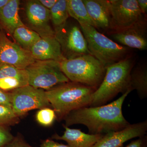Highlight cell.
Here are the masks:
<instances>
[{"label":"cell","mask_w":147,"mask_h":147,"mask_svg":"<svg viewBox=\"0 0 147 147\" xmlns=\"http://www.w3.org/2000/svg\"><path fill=\"white\" fill-rule=\"evenodd\" d=\"M10 93L11 108L18 117L32 110L51 106L45 91L30 85L13 90Z\"/></svg>","instance_id":"ba28073f"},{"label":"cell","mask_w":147,"mask_h":147,"mask_svg":"<svg viewBox=\"0 0 147 147\" xmlns=\"http://www.w3.org/2000/svg\"><path fill=\"white\" fill-rule=\"evenodd\" d=\"M13 36L21 47L30 51L34 45L41 38L36 32L26 26L15 29Z\"/></svg>","instance_id":"44dd1931"},{"label":"cell","mask_w":147,"mask_h":147,"mask_svg":"<svg viewBox=\"0 0 147 147\" xmlns=\"http://www.w3.org/2000/svg\"><path fill=\"white\" fill-rule=\"evenodd\" d=\"M134 65V61L129 56L106 67L105 76L102 83L93 94L89 107L105 105L119 93L123 94L129 90V76Z\"/></svg>","instance_id":"3957f363"},{"label":"cell","mask_w":147,"mask_h":147,"mask_svg":"<svg viewBox=\"0 0 147 147\" xmlns=\"http://www.w3.org/2000/svg\"><path fill=\"white\" fill-rule=\"evenodd\" d=\"M43 7L50 10L54 6L58 0H38Z\"/></svg>","instance_id":"f1b7e54d"},{"label":"cell","mask_w":147,"mask_h":147,"mask_svg":"<svg viewBox=\"0 0 147 147\" xmlns=\"http://www.w3.org/2000/svg\"><path fill=\"white\" fill-rule=\"evenodd\" d=\"M9 0H0V9L3 7L8 2Z\"/></svg>","instance_id":"1f68e13d"},{"label":"cell","mask_w":147,"mask_h":147,"mask_svg":"<svg viewBox=\"0 0 147 147\" xmlns=\"http://www.w3.org/2000/svg\"><path fill=\"white\" fill-rule=\"evenodd\" d=\"M63 126L65 129L63 135L56 134L53 139L65 141L71 147H92L104 135L86 134L80 129L69 128L65 125Z\"/></svg>","instance_id":"e0dca14e"},{"label":"cell","mask_w":147,"mask_h":147,"mask_svg":"<svg viewBox=\"0 0 147 147\" xmlns=\"http://www.w3.org/2000/svg\"><path fill=\"white\" fill-rule=\"evenodd\" d=\"M69 15L78 24L85 23L97 29L96 25L88 13L83 0H67Z\"/></svg>","instance_id":"ffe728a7"},{"label":"cell","mask_w":147,"mask_h":147,"mask_svg":"<svg viewBox=\"0 0 147 147\" xmlns=\"http://www.w3.org/2000/svg\"><path fill=\"white\" fill-rule=\"evenodd\" d=\"M109 1L111 10V32L126 29L146 18L140 10L137 0Z\"/></svg>","instance_id":"9c48e42d"},{"label":"cell","mask_w":147,"mask_h":147,"mask_svg":"<svg viewBox=\"0 0 147 147\" xmlns=\"http://www.w3.org/2000/svg\"><path fill=\"white\" fill-rule=\"evenodd\" d=\"M10 92L5 91L0 88V105L8 106L11 108Z\"/></svg>","instance_id":"484cf974"},{"label":"cell","mask_w":147,"mask_h":147,"mask_svg":"<svg viewBox=\"0 0 147 147\" xmlns=\"http://www.w3.org/2000/svg\"><path fill=\"white\" fill-rule=\"evenodd\" d=\"M12 139L11 134L3 126L0 125V147L9 143Z\"/></svg>","instance_id":"d4e9b609"},{"label":"cell","mask_w":147,"mask_h":147,"mask_svg":"<svg viewBox=\"0 0 147 147\" xmlns=\"http://www.w3.org/2000/svg\"><path fill=\"white\" fill-rule=\"evenodd\" d=\"M147 120L130 124L121 130L112 131L103 136L92 147H122L129 140L145 136Z\"/></svg>","instance_id":"4fadbf2b"},{"label":"cell","mask_w":147,"mask_h":147,"mask_svg":"<svg viewBox=\"0 0 147 147\" xmlns=\"http://www.w3.org/2000/svg\"><path fill=\"white\" fill-rule=\"evenodd\" d=\"M7 147H31L24 144L21 141H16L13 142L12 144Z\"/></svg>","instance_id":"4dcf8cb0"},{"label":"cell","mask_w":147,"mask_h":147,"mask_svg":"<svg viewBox=\"0 0 147 147\" xmlns=\"http://www.w3.org/2000/svg\"><path fill=\"white\" fill-rule=\"evenodd\" d=\"M79 24L86 40L91 55L105 67L130 56L128 47L113 41L89 24Z\"/></svg>","instance_id":"5b68a950"},{"label":"cell","mask_w":147,"mask_h":147,"mask_svg":"<svg viewBox=\"0 0 147 147\" xmlns=\"http://www.w3.org/2000/svg\"><path fill=\"white\" fill-rule=\"evenodd\" d=\"M40 147H71L69 145L59 144L57 142H54L53 140H47L43 142Z\"/></svg>","instance_id":"83f0119b"},{"label":"cell","mask_w":147,"mask_h":147,"mask_svg":"<svg viewBox=\"0 0 147 147\" xmlns=\"http://www.w3.org/2000/svg\"><path fill=\"white\" fill-rule=\"evenodd\" d=\"M18 120V117L11 108L0 105V125L14 124L17 123Z\"/></svg>","instance_id":"cb8c5ba5"},{"label":"cell","mask_w":147,"mask_h":147,"mask_svg":"<svg viewBox=\"0 0 147 147\" xmlns=\"http://www.w3.org/2000/svg\"><path fill=\"white\" fill-rule=\"evenodd\" d=\"M57 118L55 110L47 107L39 109L36 115L37 122L42 126H51Z\"/></svg>","instance_id":"603a6c76"},{"label":"cell","mask_w":147,"mask_h":147,"mask_svg":"<svg viewBox=\"0 0 147 147\" xmlns=\"http://www.w3.org/2000/svg\"><path fill=\"white\" fill-rule=\"evenodd\" d=\"M131 91L128 90L117 100L108 104L86 107L71 111L65 117V126L83 125L89 134H105L121 130L129 124L122 113L125 100Z\"/></svg>","instance_id":"6da1fadb"},{"label":"cell","mask_w":147,"mask_h":147,"mask_svg":"<svg viewBox=\"0 0 147 147\" xmlns=\"http://www.w3.org/2000/svg\"><path fill=\"white\" fill-rule=\"evenodd\" d=\"M87 11L97 28L110 30L111 10L108 0H83Z\"/></svg>","instance_id":"2e32d148"},{"label":"cell","mask_w":147,"mask_h":147,"mask_svg":"<svg viewBox=\"0 0 147 147\" xmlns=\"http://www.w3.org/2000/svg\"><path fill=\"white\" fill-rule=\"evenodd\" d=\"M112 38L127 47L145 50L147 48L146 17L134 25L119 31L110 33Z\"/></svg>","instance_id":"7c38bea8"},{"label":"cell","mask_w":147,"mask_h":147,"mask_svg":"<svg viewBox=\"0 0 147 147\" xmlns=\"http://www.w3.org/2000/svg\"><path fill=\"white\" fill-rule=\"evenodd\" d=\"M50 21L55 30L60 28L67 22L69 16L67 0H58L50 10Z\"/></svg>","instance_id":"7402d4cb"},{"label":"cell","mask_w":147,"mask_h":147,"mask_svg":"<svg viewBox=\"0 0 147 147\" xmlns=\"http://www.w3.org/2000/svg\"><path fill=\"white\" fill-rule=\"evenodd\" d=\"M96 90L83 84L69 82L45 92L57 118L61 120L73 110L89 107Z\"/></svg>","instance_id":"7a4b0ae2"},{"label":"cell","mask_w":147,"mask_h":147,"mask_svg":"<svg viewBox=\"0 0 147 147\" xmlns=\"http://www.w3.org/2000/svg\"><path fill=\"white\" fill-rule=\"evenodd\" d=\"M30 52L35 60H54L61 62L66 59L55 36L41 38L32 47Z\"/></svg>","instance_id":"5bb4252c"},{"label":"cell","mask_w":147,"mask_h":147,"mask_svg":"<svg viewBox=\"0 0 147 147\" xmlns=\"http://www.w3.org/2000/svg\"><path fill=\"white\" fill-rule=\"evenodd\" d=\"M61 69L70 82L96 89L102 83L106 67L91 54L60 62Z\"/></svg>","instance_id":"277c9868"},{"label":"cell","mask_w":147,"mask_h":147,"mask_svg":"<svg viewBox=\"0 0 147 147\" xmlns=\"http://www.w3.org/2000/svg\"><path fill=\"white\" fill-rule=\"evenodd\" d=\"M29 85V77L26 69L13 66L0 64V88L7 92Z\"/></svg>","instance_id":"9a60e30c"},{"label":"cell","mask_w":147,"mask_h":147,"mask_svg":"<svg viewBox=\"0 0 147 147\" xmlns=\"http://www.w3.org/2000/svg\"><path fill=\"white\" fill-rule=\"evenodd\" d=\"M147 147V137L146 135L139 137L136 140L131 141L125 147Z\"/></svg>","instance_id":"4316f807"},{"label":"cell","mask_w":147,"mask_h":147,"mask_svg":"<svg viewBox=\"0 0 147 147\" xmlns=\"http://www.w3.org/2000/svg\"><path fill=\"white\" fill-rule=\"evenodd\" d=\"M29 85L47 90L69 82L61 69L60 62L54 60H36L26 69Z\"/></svg>","instance_id":"8992f818"},{"label":"cell","mask_w":147,"mask_h":147,"mask_svg":"<svg viewBox=\"0 0 147 147\" xmlns=\"http://www.w3.org/2000/svg\"><path fill=\"white\" fill-rule=\"evenodd\" d=\"M20 1L9 0L0 9V24L3 28L11 34L18 27L25 26L18 13Z\"/></svg>","instance_id":"ac0fdd59"},{"label":"cell","mask_w":147,"mask_h":147,"mask_svg":"<svg viewBox=\"0 0 147 147\" xmlns=\"http://www.w3.org/2000/svg\"><path fill=\"white\" fill-rule=\"evenodd\" d=\"M137 2L141 12L146 16L147 11V0H137Z\"/></svg>","instance_id":"f546056e"},{"label":"cell","mask_w":147,"mask_h":147,"mask_svg":"<svg viewBox=\"0 0 147 147\" xmlns=\"http://www.w3.org/2000/svg\"><path fill=\"white\" fill-rule=\"evenodd\" d=\"M35 61L30 51L11 41L0 30V64H7L26 69Z\"/></svg>","instance_id":"30bf717a"},{"label":"cell","mask_w":147,"mask_h":147,"mask_svg":"<svg viewBox=\"0 0 147 147\" xmlns=\"http://www.w3.org/2000/svg\"><path fill=\"white\" fill-rule=\"evenodd\" d=\"M128 89L136 90L139 98L147 97V68L146 65H140L133 67L130 72Z\"/></svg>","instance_id":"d6986e66"},{"label":"cell","mask_w":147,"mask_h":147,"mask_svg":"<svg viewBox=\"0 0 147 147\" xmlns=\"http://www.w3.org/2000/svg\"><path fill=\"white\" fill-rule=\"evenodd\" d=\"M55 37L61 45L66 59H73L91 54L80 26L67 22L60 28L55 30Z\"/></svg>","instance_id":"52a82bcc"},{"label":"cell","mask_w":147,"mask_h":147,"mask_svg":"<svg viewBox=\"0 0 147 147\" xmlns=\"http://www.w3.org/2000/svg\"><path fill=\"white\" fill-rule=\"evenodd\" d=\"M26 15L33 30L40 37L55 36V32L50 25V10L43 7L38 0L27 1Z\"/></svg>","instance_id":"8fae6325"}]
</instances>
